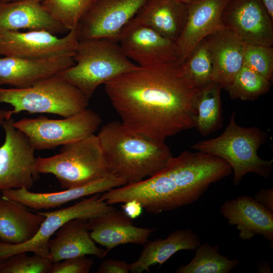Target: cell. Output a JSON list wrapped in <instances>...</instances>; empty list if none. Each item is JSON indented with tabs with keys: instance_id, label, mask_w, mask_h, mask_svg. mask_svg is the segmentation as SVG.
Masks as SVG:
<instances>
[{
	"instance_id": "6da1fadb",
	"label": "cell",
	"mask_w": 273,
	"mask_h": 273,
	"mask_svg": "<svg viewBox=\"0 0 273 273\" xmlns=\"http://www.w3.org/2000/svg\"><path fill=\"white\" fill-rule=\"evenodd\" d=\"M127 130L159 141L196 128L199 88L178 62L138 66L104 84Z\"/></svg>"
},
{
	"instance_id": "7a4b0ae2",
	"label": "cell",
	"mask_w": 273,
	"mask_h": 273,
	"mask_svg": "<svg viewBox=\"0 0 273 273\" xmlns=\"http://www.w3.org/2000/svg\"><path fill=\"white\" fill-rule=\"evenodd\" d=\"M232 173L229 164L220 158L185 151L171 157L155 174L104 192L100 199L110 205L135 200L148 213L157 214L192 204L212 184Z\"/></svg>"
},
{
	"instance_id": "3957f363",
	"label": "cell",
	"mask_w": 273,
	"mask_h": 273,
	"mask_svg": "<svg viewBox=\"0 0 273 273\" xmlns=\"http://www.w3.org/2000/svg\"><path fill=\"white\" fill-rule=\"evenodd\" d=\"M97 136L109 173L125 185L155 174L173 157L164 141L131 132L118 121L104 125Z\"/></svg>"
},
{
	"instance_id": "277c9868",
	"label": "cell",
	"mask_w": 273,
	"mask_h": 273,
	"mask_svg": "<svg viewBox=\"0 0 273 273\" xmlns=\"http://www.w3.org/2000/svg\"><path fill=\"white\" fill-rule=\"evenodd\" d=\"M73 58L74 65L58 74L89 99L99 85L138 66L118 42L105 38L79 40Z\"/></svg>"
},
{
	"instance_id": "5b68a950",
	"label": "cell",
	"mask_w": 273,
	"mask_h": 273,
	"mask_svg": "<svg viewBox=\"0 0 273 273\" xmlns=\"http://www.w3.org/2000/svg\"><path fill=\"white\" fill-rule=\"evenodd\" d=\"M232 113L229 123L219 136L194 144L192 148L220 158L231 166L233 183L238 186L248 173L267 178L271 174L273 159L264 160L257 151L266 141L267 134L257 127H244L235 120Z\"/></svg>"
},
{
	"instance_id": "8992f818",
	"label": "cell",
	"mask_w": 273,
	"mask_h": 273,
	"mask_svg": "<svg viewBox=\"0 0 273 273\" xmlns=\"http://www.w3.org/2000/svg\"><path fill=\"white\" fill-rule=\"evenodd\" d=\"M38 174H52L61 188L80 187L102 178L109 173L102 148L95 134L62 146L58 154L36 158Z\"/></svg>"
},
{
	"instance_id": "52a82bcc",
	"label": "cell",
	"mask_w": 273,
	"mask_h": 273,
	"mask_svg": "<svg viewBox=\"0 0 273 273\" xmlns=\"http://www.w3.org/2000/svg\"><path fill=\"white\" fill-rule=\"evenodd\" d=\"M89 99L57 74L24 88L0 87V103L13 107V114L50 113L64 118L87 108Z\"/></svg>"
},
{
	"instance_id": "ba28073f",
	"label": "cell",
	"mask_w": 273,
	"mask_h": 273,
	"mask_svg": "<svg viewBox=\"0 0 273 273\" xmlns=\"http://www.w3.org/2000/svg\"><path fill=\"white\" fill-rule=\"evenodd\" d=\"M102 122L99 115L87 108L61 119L44 116L15 121L14 126L28 137L35 150L53 149L94 134Z\"/></svg>"
},
{
	"instance_id": "9c48e42d",
	"label": "cell",
	"mask_w": 273,
	"mask_h": 273,
	"mask_svg": "<svg viewBox=\"0 0 273 273\" xmlns=\"http://www.w3.org/2000/svg\"><path fill=\"white\" fill-rule=\"evenodd\" d=\"M101 194H95L78 203L60 209L42 212L45 218L36 235L28 241L12 244L0 241V260L22 252H32L50 258L49 243L51 237L68 220L80 218L87 220L116 209L100 199Z\"/></svg>"
},
{
	"instance_id": "30bf717a",
	"label": "cell",
	"mask_w": 273,
	"mask_h": 273,
	"mask_svg": "<svg viewBox=\"0 0 273 273\" xmlns=\"http://www.w3.org/2000/svg\"><path fill=\"white\" fill-rule=\"evenodd\" d=\"M15 120H5L2 126L5 138L0 147V191L30 190L39 174L35 169V149L24 133L14 125Z\"/></svg>"
},
{
	"instance_id": "8fae6325",
	"label": "cell",
	"mask_w": 273,
	"mask_h": 273,
	"mask_svg": "<svg viewBox=\"0 0 273 273\" xmlns=\"http://www.w3.org/2000/svg\"><path fill=\"white\" fill-rule=\"evenodd\" d=\"M78 41L77 26L62 37L45 30L0 31V55L37 59L74 54Z\"/></svg>"
},
{
	"instance_id": "7c38bea8",
	"label": "cell",
	"mask_w": 273,
	"mask_h": 273,
	"mask_svg": "<svg viewBox=\"0 0 273 273\" xmlns=\"http://www.w3.org/2000/svg\"><path fill=\"white\" fill-rule=\"evenodd\" d=\"M118 43L125 55L140 67L180 61L176 42L162 36L135 17L122 30Z\"/></svg>"
},
{
	"instance_id": "4fadbf2b",
	"label": "cell",
	"mask_w": 273,
	"mask_h": 273,
	"mask_svg": "<svg viewBox=\"0 0 273 273\" xmlns=\"http://www.w3.org/2000/svg\"><path fill=\"white\" fill-rule=\"evenodd\" d=\"M147 0H95L77 25L79 40L118 42L120 34Z\"/></svg>"
},
{
	"instance_id": "5bb4252c",
	"label": "cell",
	"mask_w": 273,
	"mask_h": 273,
	"mask_svg": "<svg viewBox=\"0 0 273 273\" xmlns=\"http://www.w3.org/2000/svg\"><path fill=\"white\" fill-rule=\"evenodd\" d=\"M273 20L260 0H230L221 17V25L246 44L272 47Z\"/></svg>"
},
{
	"instance_id": "9a60e30c",
	"label": "cell",
	"mask_w": 273,
	"mask_h": 273,
	"mask_svg": "<svg viewBox=\"0 0 273 273\" xmlns=\"http://www.w3.org/2000/svg\"><path fill=\"white\" fill-rule=\"evenodd\" d=\"M73 54L37 59L0 58V85L16 88L30 87L73 65Z\"/></svg>"
},
{
	"instance_id": "2e32d148",
	"label": "cell",
	"mask_w": 273,
	"mask_h": 273,
	"mask_svg": "<svg viewBox=\"0 0 273 273\" xmlns=\"http://www.w3.org/2000/svg\"><path fill=\"white\" fill-rule=\"evenodd\" d=\"M125 185L111 173L76 188L51 193H35L25 188L1 191L3 197L21 203L34 210L49 209L65 204L70 201L95 194H101L112 189Z\"/></svg>"
},
{
	"instance_id": "e0dca14e",
	"label": "cell",
	"mask_w": 273,
	"mask_h": 273,
	"mask_svg": "<svg viewBox=\"0 0 273 273\" xmlns=\"http://www.w3.org/2000/svg\"><path fill=\"white\" fill-rule=\"evenodd\" d=\"M221 215L231 225H236L243 240L261 235L273 242V212L254 198L243 195L225 201L220 208Z\"/></svg>"
},
{
	"instance_id": "ac0fdd59",
	"label": "cell",
	"mask_w": 273,
	"mask_h": 273,
	"mask_svg": "<svg viewBox=\"0 0 273 273\" xmlns=\"http://www.w3.org/2000/svg\"><path fill=\"white\" fill-rule=\"evenodd\" d=\"M204 39L212 61L211 81L225 89L243 66L246 43L224 27L217 29Z\"/></svg>"
},
{
	"instance_id": "d6986e66",
	"label": "cell",
	"mask_w": 273,
	"mask_h": 273,
	"mask_svg": "<svg viewBox=\"0 0 273 273\" xmlns=\"http://www.w3.org/2000/svg\"><path fill=\"white\" fill-rule=\"evenodd\" d=\"M87 228L92 239L108 253L120 245H144L156 230L133 225L132 219L116 209L88 220Z\"/></svg>"
},
{
	"instance_id": "ffe728a7",
	"label": "cell",
	"mask_w": 273,
	"mask_h": 273,
	"mask_svg": "<svg viewBox=\"0 0 273 273\" xmlns=\"http://www.w3.org/2000/svg\"><path fill=\"white\" fill-rule=\"evenodd\" d=\"M230 0H197L187 4V17L184 30L176 41L180 63L198 43L221 25L223 10Z\"/></svg>"
},
{
	"instance_id": "44dd1931",
	"label": "cell",
	"mask_w": 273,
	"mask_h": 273,
	"mask_svg": "<svg viewBox=\"0 0 273 273\" xmlns=\"http://www.w3.org/2000/svg\"><path fill=\"white\" fill-rule=\"evenodd\" d=\"M87 219L74 218L65 223L49 243L50 258L53 263L87 255L99 258L105 257L106 249L98 247L87 228Z\"/></svg>"
},
{
	"instance_id": "7402d4cb",
	"label": "cell",
	"mask_w": 273,
	"mask_h": 273,
	"mask_svg": "<svg viewBox=\"0 0 273 273\" xmlns=\"http://www.w3.org/2000/svg\"><path fill=\"white\" fill-rule=\"evenodd\" d=\"M45 30L54 34L66 29L40 3L30 0L0 2V31Z\"/></svg>"
},
{
	"instance_id": "603a6c76",
	"label": "cell",
	"mask_w": 273,
	"mask_h": 273,
	"mask_svg": "<svg viewBox=\"0 0 273 273\" xmlns=\"http://www.w3.org/2000/svg\"><path fill=\"white\" fill-rule=\"evenodd\" d=\"M45 218L41 211L36 213L27 207L2 196L0 200V241L20 244L31 240Z\"/></svg>"
},
{
	"instance_id": "cb8c5ba5",
	"label": "cell",
	"mask_w": 273,
	"mask_h": 273,
	"mask_svg": "<svg viewBox=\"0 0 273 273\" xmlns=\"http://www.w3.org/2000/svg\"><path fill=\"white\" fill-rule=\"evenodd\" d=\"M135 17L162 36L176 42L186 23L187 4L177 0H147Z\"/></svg>"
},
{
	"instance_id": "d4e9b609",
	"label": "cell",
	"mask_w": 273,
	"mask_h": 273,
	"mask_svg": "<svg viewBox=\"0 0 273 273\" xmlns=\"http://www.w3.org/2000/svg\"><path fill=\"white\" fill-rule=\"evenodd\" d=\"M201 244L199 235L187 229L175 230L165 239L148 241L144 245L138 259L130 264V272L148 271L151 266L161 265L176 252L184 250H195Z\"/></svg>"
},
{
	"instance_id": "484cf974",
	"label": "cell",
	"mask_w": 273,
	"mask_h": 273,
	"mask_svg": "<svg viewBox=\"0 0 273 273\" xmlns=\"http://www.w3.org/2000/svg\"><path fill=\"white\" fill-rule=\"evenodd\" d=\"M221 86L211 81L200 88L196 100L198 131L207 136L220 129L223 122L222 108L220 98Z\"/></svg>"
},
{
	"instance_id": "4316f807",
	"label": "cell",
	"mask_w": 273,
	"mask_h": 273,
	"mask_svg": "<svg viewBox=\"0 0 273 273\" xmlns=\"http://www.w3.org/2000/svg\"><path fill=\"white\" fill-rule=\"evenodd\" d=\"M219 245L201 244L192 260L178 267L177 273H228L240 264L238 259H230L219 252Z\"/></svg>"
},
{
	"instance_id": "83f0119b",
	"label": "cell",
	"mask_w": 273,
	"mask_h": 273,
	"mask_svg": "<svg viewBox=\"0 0 273 273\" xmlns=\"http://www.w3.org/2000/svg\"><path fill=\"white\" fill-rule=\"evenodd\" d=\"M271 81L243 65L232 82L225 88L232 99L254 101L268 93Z\"/></svg>"
},
{
	"instance_id": "f1b7e54d",
	"label": "cell",
	"mask_w": 273,
	"mask_h": 273,
	"mask_svg": "<svg viewBox=\"0 0 273 273\" xmlns=\"http://www.w3.org/2000/svg\"><path fill=\"white\" fill-rule=\"evenodd\" d=\"M180 64L185 76L198 88L212 81V61L204 39Z\"/></svg>"
},
{
	"instance_id": "f546056e",
	"label": "cell",
	"mask_w": 273,
	"mask_h": 273,
	"mask_svg": "<svg viewBox=\"0 0 273 273\" xmlns=\"http://www.w3.org/2000/svg\"><path fill=\"white\" fill-rule=\"evenodd\" d=\"M95 0H42L51 17L69 31L75 28Z\"/></svg>"
},
{
	"instance_id": "4dcf8cb0",
	"label": "cell",
	"mask_w": 273,
	"mask_h": 273,
	"mask_svg": "<svg viewBox=\"0 0 273 273\" xmlns=\"http://www.w3.org/2000/svg\"><path fill=\"white\" fill-rule=\"evenodd\" d=\"M53 262L49 257L26 252L14 254L3 261L0 273H50Z\"/></svg>"
},
{
	"instance_id": "1f68e13d",
	"label": "cell",
	"mask_w": 273,
	"mask_h": 273,
	"mask_svg": "<svg viewBox=\"0 0 273 273\" xmlns=\"http://www.w3.org/2000/svg\"><path fill=\"white\" fill-rule=\"evenodd\" d=\"M270 81L273 78V48L260 44H246L243 64Z\"/></svg>"
},
{
	"instance_id": "d6a6232c",
	"label": "cell",
	"mask_w": 273,
	"mask_h": 273,
	"mask_svg": "<svg viewBox=\"0 0 273 273\" xmlns=\"http://www.w3.org/2000/svg\"><path fill=\"white\" fill-rule=\"evenodd\" d=\"M93 264L86 255L70 258L53 263L50 273H88Z\"/></svg>"
},
{
	"instance_id": "836d02e7",
	"label": "cell",
	"mask_w": 273,
	"mask_h": 273,
	"mask_svg": "<svg viewBox=\"0 0 273 273\" xmlns=\"http://www.w3.org/2000/svg\"><path fill=\"white\" fill-rule=\"evenodd\" d=\"M130 264L125 261L114 259L104 260L97 270V273H128Z\"/></svg>"
},
{
	"instance_id": "e575fe53",
	"label": "cell",
	"mask_w": 273,
	"mask_h": 273,
	"mask_svg": "<svg viewBox=\"0 0 273 273\" xmlns=\"http://www.w3.org/2000/svg\"><path fill=\"white\" fill-rule=\"evenodd\" d=\"M256 201L273 212V189H263L259 190L254 196Z\"/></svg>"
},
{
	"instance_id": "d590c367",
	"label": "cell",
	"mask_w": 273,
	"mask_h": 273,
	"mask_svg": "<svg viewBox=\"0 0 273 273\" xmlns=\"http://www.w3.org/2000/svg\"><path fill=\"white\" fill-rule=\"evenodd\" d=\"M122 209L128 217L133 219L141 215L143 208L138 201L131 200L124 202L122 205Z\"/></svg>"
},
{
	"instance_id": "8d00e7d4",
	"label": "cell",
	"mask_w": 273,
	"mask_h": 273,
	"mask_svg": "<svg viewBox=\"0 0 273 273\" xmlns=\"http://www.w3.org/2000/svg\"><path fill=\"white\" fill-rule=\"evenodd\" d=\"M271 19L273 20V0H260Z\"/></svg>"
},
{
	"instance_id": "74e56055",
	"label": "cell",
	"mask_w": 273,
	"mask_h": 273,
	"mask_svg": "<svg viewBox=\"0 0 273 273\" xmlns=\"http://www.w3.org/2000/svg\"><path fill=\"white\" fill-rule=\"evenodd\" d=\"M13 114L12 110H5L0 108V125L5 120L10 118Z\"/></svg>"
},
{
	"instance_id": "f35d334b",
	"label": "cell",
	"mask_w": 273,
	"mask_h": 273,
	"mask_svg": "<svg viewBox=\"0 0 273 273\" xmlns=\"http://www.w3.org/2000/svg\"><path fill=\"white\" fill-rule=\"evenodd\" d=\"M258 271L259 272H270V268L268 264L266 263L259 264L257 267Z\"/></svg>"
},
{
	"instance_id": "ab89813d",
	"label": "cell",
	"mask_w": 273,
	"mask_h": 273,
	"mask_svg": "<svg viewBox=\"0 0 273 273\" xmlns=\"http://www.w3.org/2000/svg\"><path fill=\"white\" fill-rule=\"evenodd\" d=\"M184 4H190L191 3H193L194 2H195L197 0H177Z\"/></svg>"
},
{
	"instance_id": "60d3db41",
	"label": "cell",
	"mask_w": 273,
	"mask_h": 273,
	"mask_svg": "<svg viewBox=\"0 0 273 273\" xmlns=\"http://www.w3.org/2000/svg\"><path fill=\"white\" fill-rule=\"evenodd\" d=\"M20 0H0V2H11Z\"/></svg>"
},
{
	"instance_id": "b9f144b4",
	"label": "cell",
	"mask_w": 273,
	"mask_h": 273,
	"mask_svg": "<svg viewBox=\"0 0 273 273\" xmlns=\"http://www.w3.org/2000/svg\"><path fill=\"white\" fill-rule=\"evenodd\" d=\"M30 1L37 2V3H41L42 0H30Z\"/></svg>"
},
{
	"instance_id": "7bdbcfd3",
	"label": "cell",
	"mask_w": 273,
	"mask_h": 273,
	"mask_svg": "<svg viewBox=\"0 0 273 273\" xmlns=\"http://www.w3.org/2000/svg\"><path fill=\"white\" fill-rule=\"evenodd\" d=\"M3 265V261L0 260V270L2 267Z\"/></svg>"
},
{
	"instance_id": "ee69618b",
	"label": "cell",
	"mask_w": 273,
	"mask_h": 273,
	"mask_svg": "<svg viewBox=\"0 0 273 273\" xmlns=\"http://www.w3.org/2000/svg\"><path fill=\"white\" fill-rule=\"evenodd\" d=\"M2 198V193H1V191H0V200Z\"/></svg>"
}]
</instances>
